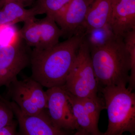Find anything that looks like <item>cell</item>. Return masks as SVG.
Listing matches in <instances>:
<instances>
[{
	"label": "cell",
	"mask_w": 135,
	"mask_h": 135,
	"mask_svg": "<svg viewBox=\"0 0 135 135\" xmlns=\"http://www.w3.org/2000/svg\"><path fill=\"white\" fill-rule=\"evenodd\" d=\"M23 22V26L20 29L21 38L29 47L40 48V35L37 20L35 17H32Z\"/></svg>",
	"instance_id": "2e32d148"
},
{
	"label": "cell",
	"mask_w": 135,
	"mask_h": 135,
	"mask_svg": "<svg viewBox=\"0 0 135 135\" xmlns=\"http://www.w3.org/2000/svg\"><path fill=\"white\" fill-rule=\"evenodd\" d=\"M21 38L16 24L0 25V46L11 45Z\"/></svg>",
	"instance_id": "d6986e66"
},
{
	"label": "cell",
	"mask_w": 135,
	"mask_h": 135,
	"mask_svg": "<svg viewBox=\"0 0 135 135\" xmlns=\"http://www.w3.org/2000/svg\"><path fill=\"white\" fill-rule=\"evenodd\" d=\"M109 25L115 36L122 38L135 30V0L114 2Z\"/></svg>",
	"instance_id": "9c48e42d"
},
{
	"label": "cell",
	"mask_w": 135,
	"mask_h": 135,
	"mask_svg": "<svg viewBox=\"0 0 135 135\" xmlns=\"http://www.w3.org/2000/svg\"><path fill=\"white\" fill-rule=\"evenodd\" d=\"M94 0H71L55 18L64 34L74 32L82 27Z\"/></svg>",
	"instance_id": "30bf717a"
},
{
	"label": "cell",
	"mask_w": 135,
	"mask_h": 135,
	"mask_svg": "<svg viewBox=\"0 0 135 135\" xmlns=\"http://www.w3.org/2000/svg\"><path fill=\"white\" fill-rule=\"evenodd\" d=\"M84 108L92 119L94 124L98 127V121L101 110L105 109L103 105L101 99L98 98H79Z\"/></svg>",
	"instance_id": "ffe728a7"
},
{
	"label": "cell",
	"mask_w": 135,
	"mask_h": 135,
	"mask_svg": "<svg viewBox=\"0 0 135 135\" xmlns=\"http://www.w3.org/2000/svg\"><path fill=\"white\" fill-rule=\"evenodd\" d=\"M14 116L9 101L0 95V128L11 123Z\"/></svg>",
	"instance_id": "44dd1931"
},
{
	"label": "cell",
	"mask_w": 135,
	"mask_h": 135,
	"mask_svg": "<svg viewBox=\"0 0 135 135\" xmlns=\"http://www.w3.org/2000/svg\"><path fill=\"white\" fill-rule=\"evenodd\" d=\"M123 39L130 55V74L128 88L133 90L135 86V30L128 33Z\"/></svg>",
	"instance_id": "ac0fdd59"
},
{
	"label": "cell",
	"mask_w": 135,
	"mask_h": 135,
	"mask_svg": "<svg viewBox=\"0 0 135 135\" xmlns=\"http://www.w3.org/2000/svg\"><path fill=\"white\" fill-rule=\"evenodd\" d=\"M99 89L103 96L108 126L103 135H122L135 132V94L126 84L107 86Z\"/></svg>",
	"instance_id": "3957f363"
},
{
	"label": "cell",
	"mask_w": 135,
	"mask_h": 135,
	"mask_svg": "<svg viewBox=\"0 0 135 135\" xmlns=\"http://www.w3.org/2000/svg\"><path fill=\"white\" fill-rule=\"evenodd\" d=\"M49 116L57 127L65 131L79 128L66 90L62 86L53 87L46 91Z\"/></svg>",
	"instance_id": "52a82bcc"
},
{
	"label": "cell",
	"mask_w": 135,
	"mask_h": 135,
	"mask_svg": "<svg viewBox=\"0 0 135 135\" xmlns=\"http://www.w3.org/2000/svg\"><path fill=\"white\" fill-rule=\"evenodd\" d=\"M66 91L71 105L73 114L79 127L75 135L103 134L99 131L98 127L94 124L80 99Z\"/></svg>",
	"instance_id": "7c38bea8"
},
{
	"label": "cell",
	"mask_w": 135,
	"mask_h": 135,
	"mask_svg": "<svg viewBox=\"0 0 135 135\" xmlns=\"http://www.w3.org/2000/svg\"><path fill=\"white\" fill-rule=\"evenodd\" d=\"M80 34L49 48H33L31 53L33 79L48 89L64 85L84 39Z\"/></svg>",
	"instance_id": "6da1fadb"
},
{
	"label": "cell",
	"mask_w": 135,
	"mask_h": 135,
	"mask_svg": "<svg viewBox=\"0 0 135 135\" xmlns=\"http://www.w3.org/2000/svg\"><path fill=\"white\" fill-rule=\"evenodd\" d=\"M25 7L33 4L35 0H18Z\"/></svg>",
	"instance_id": "603a6c76"
},
{
	"label": "cell",
	"mask_w": 135,
	"mask_h": 135,
	"mask_svg": "<svg viewBox=\"0 0 135 135\" xmlns=\"http://www.w3.org/2000/svg\"><path fill=\"white\" fill-rule=\"evenodd\" d=\"M88 39L86 40L90 49L101 47L112 40L116 36L109 24L103 27L86 32Z\"/></svg>",
	"instance_id": "e0dca14e"
},
{
	"label": "cell",
	"mask_w": 135,
	"mask_h": 135,
	"mask_svg": "<svg viewBox=\"0 0 135 135\" xmlns=\"http://www.w3.org/2000/svg\"><path fill=\"white\" fill-rule=\"evenodd\" d=\"M71 1L36 0L31 8L35 16L45 14L55 19Z\"/></svg>",
	"instance_id": "9a60e30c"
},
{
	"label": "cell",
	"mask_w": 135,
	"mask_h": 135,
	"mask_svg": "<svg viewBox=\"0 0 135 135\" xmlns=\"http://www.w3.org/2000/svg\"><path fill=\"white\" fill-rule=\"evenodd\" d=\"M63 88L79 98H98L99 85L97 80L89 46L83 39L77 57Z\"/></svg>",
	"instance_id": "277c9868"
},
{
	"label": "cell",
	"mask_w": 135,
	"mask_h": 135,
	"mask_svg": "<svg viewBox=\"0 0 135 135\" xmlns=\"http://www.w3.org/2000/svg\"><path fill=\"white\" fill-rule=\"evenodd\" d=\"M17 121L13 120L11 123L0 128V135H17Z\"/></svg>",
	"instance_id": "7402d4cb"
},
{
	"label": "cell",
	"mask_w": 135,
	"mask_h": 135,
	"mask_svg": "<svg viewBox=\"0 0 135 135\" xmlns=\"http://www.w3.org/2000/svg\"><path fill=\"white\" fill-rule=\"evenodd\" d=\"M19 126L20 133L24 135H64L67 131L57 127L53 123L47 109L40 113L29 114L21 110L16 104L9 101Z\"/></svg>",
	"instance_id": "ba28073f"
},
{
	"label": "cell",
	"mask_w": 135,
	"mask_h": 135,
	"mask_svg": "<svg viewBox=\"0 0 135 135\" xmlns=\"http://www.w3.org/2000/svg\"><path fill=\"white\" fill-rule=\"evenodd\" d=\"M90 49L99 88L127 85L129 79L130 58L123 38L116 36L103 46Z\"/></svg>",
	"instance_id": "7a4b0ae2"
},
{
	"label": "cell",
	"mask_w": 135,
	"mask_h": 135,
	"mask_svg": "<svg viewBox=\"0 0 135 135\" xmlns=\"http://www.w3.org/2000/svg\"><path fill=\"white\" fill-rule=\"evenodd\" d=\"M113 4V0H94L83 25L86 32L109 24Z\"/></svg>",
	"instance_id": "8fae6325"
},
{
	"label": "cell",
	"mask_w": 135,
	"mask_h": 135,
	"mask_svg": "<svg viewBox=\"0 0 135 135\" xmlns=\"http://www.w3.org/2000/svg\"><path fill=\"white\" fill-rule=\"evenodd\" d=\"M37 22L41 38L40 46L38 49L49 48L58 44L60 37L64 33L55 19L46 16L42 19L37 20Z\"/></svg>",
	"instance_id": "5bb4252c"
},
{
	"label": "cell",
	"mask_w": 135,
	"mask_h": 135,
	"mask_svg": "<svg viewBox=\"0 0 135 135\" xmlns=\"http://www.w3.org/2000/svg\"><path fill=\"white\" fill-rule=\"evenodd\" d=\"M6 1H7V0H0V5Z\"/></svg>",
	"instance_id": "cb8c5ba5"
},
{
	"label": "cell",
	"mask_w": 135,
	"mask_h": 135,
	"mask_svg": "<svg viewBox=\"0 0 135 135\" xmlns=\"http://www.w3.org/2000/svg\"><path fill=\"white\" fill-rule=\"evenodd\" d=\"M116 1V0H113V2H115V1Z\"/></svg>",
	"instance_id": "d4e9b609"
},
{
	"label": "cell",
	"mask_w": 135,
	"mask_h": 135,
	"mask_svg": "<svg viewBox=\"0 0 135 135\" xmlns=\"http://www.w3.org/2000/svg\"><path fill=\"white\" fill-rule=\"evenodd\" d=\"M31 51L22 38L11 45L0 46V88L8 87L30 65Z\"/></svg>",
	"instance_id": "8992f818"
},
{
	"label": "cell",
	"mask_w": 135,
	"mask_h": 135,
	"mask_svg": "<svg viewBox=\"0 0 135 135\" xmlns=\"http://www.w3.org/2000/svg\"><path fill=\"white\" fill-rule=\"evenodd\" d=\"M43 86L31 77L12 81L7 87V95L25 113H40L47 109V95Z\"/></svg>",
	"instance_id": "5b68a950"
},
{
	"label": "cell",
	"mask_w": 135,
	"mask_h": 135,
	"mask_svg": "<svg viewBox=\"0 0 135 135\" xmlns=\"http://www.w3.org/2000/svg\"><path fill=\"white\" fill-rule=\"evenodd\" d=\"M34 17L31 8H26L18 0H7L0 5V25L16 24Z\"/></svg>",
	"instance_id": "4fadbf2b"
}]
</instances>
